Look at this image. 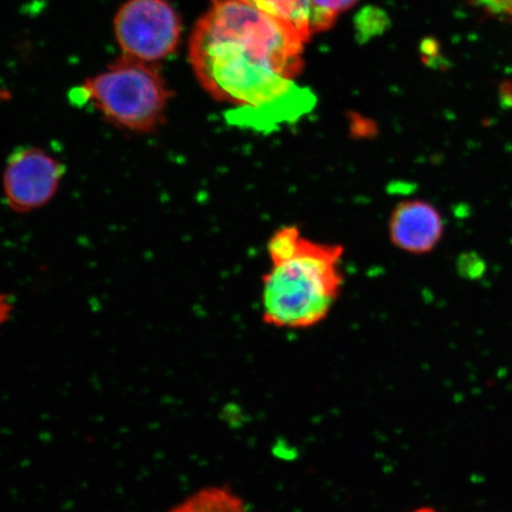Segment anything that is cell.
<instances>
[{
    "label": "cell",
    "instance_id": "13",
    "mask_svg": "<svg viewBox=\"0 0 512 512\" xmlns=\"http://www.w3.org/2000/svg\"><path fill=\"white\" fill-rule=\"evenodd\" d=\"M9 93L5 91L2 87H0V102H3L5 100L9 99Z\"/></svg>",
    "mask_w": 512,
    "mask_h": 512
},
{
    "label": "cell",
    "instance_id": "7",
    "mask_svg": "<svg viewBox=\"0 0 512 512\" xmlns=\"http://www.w3.org/2000/svg\"><path fill=\"white\" fill-rule=\"evenodd\" d=\"M170 512H247L245 504L232 491L208 488L197 492Z\"/></svg>",
    "mask_w": 512,
    "mask_h": 512
},
{
    "label": "cell",
    "instance_id": "12",
    "mask_svg": "<svg viewBox=\"0 0 512 512\" xmlns=\"http://www.w3.org/2000/svg\"><path fill=\"white\" fill-rule=\"evenodd\" d=\"M12 311L10 298L6 294L0 292V326L8 322Z\"/></svg>",
    "mask_w": 512,
    "mask_h": 512
},
{
    "label": "cell",
    "instance_id": "6",
    "mask_svg": "<svg viewBox=\"0 0 512 512\" xmlns=\"http://www.w3.org/2000/svg\"><path fill=\"white\" fill-rule=\"evenodd\" d=\"M445 223L440 211L424 200H406L389 217V240L400 251L425 255L434 251L443 239Z\"/></svg>",
    "mask_w": 512,
    "mask_h": 512
},
{
    "label": "cell",
    "instance_id": "11",
    "mask_svg": "<svg viewBox=\"0 0 512 512\" xmlns=\"http://www.w3.org/2000/svg\"><path fill=\"white\" fill-rule=\"evenodd\" d=\"M480 8L491 15L504 16L512 19V0H476Z\"/></svg>",
    "mask_w": 512,
    "mask_h": 512
},
{
    "label": "cell",
    "instance_id": "3",
    "mask_svg": "<svg viewBox=\"0 0 512 512\" xmlns=\"http://www.w3.org/2000/svg\"><path fill=\"white\" fill-rule=\"evenodd\" d=\"M80 96L114 126L151 133L164 124L171 91L158 64L121 55L82 83Z\"/></svg>",
    "mask_w": 512,
    "mask_h": 512
},
{
    "label": "cell",
    "instance_id": "5",
    "mask_svg": "<svg viewBox=\"0 0 512 512\" xmlns=\"http://www.w3.org/2000/svg\"><path fill=\"white\" fill-rule=\"evenodd\" d=\"M64 166L40 147L12 153L3 175L5 201L18 214L43 208L60 189Z\"/></svg>",
    "mask_w": 512,
    "mask_h": 512
},
{
    "label": "cell",
    "instance_id": "8",
    "mask_svg": "<svg viewBox=\"0 0 512 512\" xmlns=\"http://www.w3.org/2000/svg\"><path fill=\"white\" fill-rule=\"evenodd\" d=\"M262 11L292 25L304 40L311 38L307 0H249Z\"/></svg>",
    "mask_w": 512,
    "mask_h": 512
},
{
    "label": "cell",
    "instance_id": "14",
    "mask_svg": "<svg viewBox=\"0 0 512 512\" xmlns=\"http://www.w3.org/2000/svg\"><path fill=\"white\" fill-rule=\"evenodd\" d=\"M413 512H438L437 510H434L432 508H420L418 510H415Z\"/></svg>",
    "mask_w": 512,
    "mask_h": 512
},
{
    "label": "cell",
    "instance_id": "1",
    "mask_svg": "<svg viewBox=\"0 0 512 512\" xmlns=\"http://www.w3.org/2000/svg\"><path fill=\"white\" fill-rule=\"evenodd\" d=\"M305 42L249 0H211L192 31L189 61L204 91L232 107L234 124L271 132L316 105L297 83Z\"/></svg>",
    "mask_w": 512,
    "mask_h": 512
},
{
    "label": "cell",
    "instance_id": "9",
    "mask_svg": "<svg viewBox=\"0 0 512 512\" xmlns=\"http://www.w3.org/2000/svg\"><path fill=\"white\" fill-rule=\"evenodd\" d=\"M311 36L332 28L337 18L357 0H307Z\"/></svg>",
    "mask_w": 512,
    "mask_h": 512
},
{
    "label": "cell",
    "instance_id": "10",
    "mask_svg": "<svg viewBox=\"0 0 512 512\" xmlns=\"http://www.w3.org/2000/svg\"><path fill=\"white\" fill-rule=\"evenodd\" d=\"M458 268L463 277L477 279L482 277V274L485 271V264L479 255L475 253H466L459 259Z\"/></svg>",
    "mask_w": 512,
    "mask_h": 512
},
{
    "label": "cell",
    "instance_id": "2",
    "mask_svg": "<svg viewBox=\"0 0 512 512\" xmlns=\"http://www.w3.org/2000/svg\"><path fill=\"white\" fill-rule=\"evenodd\" d=\"M271 268L262 277V318L279 329H310L330 315L342 293L344 248L309 238L296 226L267 242Z\"/></svg>",
    "mask_w": 512,
    "mask_h": 512
},
{
    "label": "cell",
    "instance_id": "4",
    "mask_svg": "<svg viewBox=\"0 0 512 512\" xmlns=\"http://www.w3.org/2000/svg\"><path fill=\"white\" fill-rule=\"evenodd\" d=\"M182 19L169 0H127L114 17V35L123 55L159 64L181 42Z\"/></svg>",
    "mask_w": 512,
    "mask_h": 512
}]
</instances>
